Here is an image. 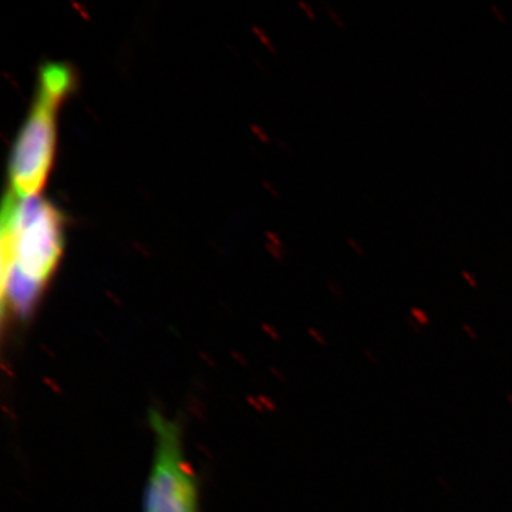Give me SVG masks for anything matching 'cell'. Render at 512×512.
<instances>
[{
    "instance_id": "cell-1",
    "label": "cell",
    "mask_w": 512,
    "mask_h": 512,
    "mask_svg": "<svg viewBox=\"0 0 512 512\" xmlns=\"http://www.w3.org/2000/svg\"><path fill=\"white\" fill-rule=\"evenodd\" d=\"M63 228L62 214L49 202L6 195L0 229L3 319L8 312L18 322L32 316L63 254Z\"/></svg>"
},
{
    "instance_id": "cell-2",
    "label": "cell",
    "mask_w": 512,
    "mask_h": 512,
    "mask_svg": "<svg viewBox=\"0 0 512 512\" xmlns=\"http://www.w3.org/2000/svg\"><path fill=\"white\" fill-rule=\"evenodd\" d=\"M72 84V70L64 64H47L40 72L35 103L10 158V192L20 200L36 198L45 187L55 160L57 110Z\"/></svg>"
},
{
    "instance_id": "cell-3",
    "label": "cell",
    "mask_w": 512,
    "mask_h": 512,
    "mask_svg": "<svg viewBox=\"0 0 512 512\" xmlns=\"http://www.w3.org/2000/svg\"><path fill=\"white\" fill-rule=\"evenodd\" d=\"M153 456L141 512H201L200 480L188 458L181 421L151 409Z\"/></svg>"
},
{
    "instance_id": "cell-4",
    "label": "cell",
    "mask_w": 512,
    "mask_h": 512,
    "mask_svg": "<svg viewBox=\"0 0 512 512\" xmlns=\"http://www.w3.org/2000/svg\"><path fill=\"white\" fill-rule=\"evenodd\" d=\"M410 316H412L417 323H420L421 326H429L431 323L429 315H427L423 309L416 308V306H413V308L410 309Z\"/></svg>"
},
{
    "instance_id": "cell-5",
    "label": "cell",
    "mask_w": 512,
    "mask_h": 512,
    "mask_svg": "<svg viewBox=\"0 0 512 512\" xmlns=\"http://www.w3.org/2000/svg\"><path fill=\"white\" fill-rule=\"evenodd\" d=\"M363 355H365L366 359L369 360V362L372 363L373 366H382V360L379 359V356H377L376 353L373 352V350L367 348L363 349Z\"/></svg>"
},
{
    "instance_id": "cell-6",
    "label": "cell",
    "mask_w": 512,
    "mask_h": 512,
    "mask_svg": "<svg viewBox=\"0 0 512 512\" xmlns=\"http://www.w3.org/2000/svg\"><path fill=\"white\" fill-rule=\"evenodd\" d=\"M461 328H463L464 333L473 340V342H477L478 340V332L476 329L473 328V326L470 325V323L464 322L463 325H461Z\"/></svg>"
},
{
    "instance_id": "cell-7",
    "label": "cell",
    "mask_w": 512,
    "mask_h": 512,
    "mask_svg": "<svg viewBox=\"0 0 512 512\" xmlns=\"http://www.w3.org/2000/svg\"><path fill=\"white\" fill-rule=\"evenodd\" d=\"M461 276H463L464 281L467 282V285L470 286L471 289H478V284L476 278L470 274L468 271H461Z\"/></svg>"
},
{
    "instance_id": "cell-8",
    "label": "cell",
    "mask_w": 512,
    "mask_h": 512,
    "mask_svg": "<svg viewBox=\"0 0 512 512\" xmlns=\"http://www.w3.org/2000/svg\"><path fill=\"white\" fill-rule=\"evenodd\" d=\"M491 10H493L495 18L498 19V22L505 23L507 22V18H505L504 10L501 8H498L497 5H491Z\"/></svg>"
},
{
    "instance_id": "cell-9",
    "label": "cell",
    "mask_w": 512,
    "mask_h": 512,
    "mask_svg": "<svg viewBox=\"0 0 512 512\" xmlns=\"http://www.w3.org/2000/svg\"><path fill=\"white\" fill-rule=\"evenodd\" d=\"M348 242H349L350 248H352L353 251H355L357 255L365 256V254H366L365 249H363L362 247H360L359 244H357L356 239L348 238Z\"/></svg>"
},
{
    "instance_id": "cell-10",
    "label": "cell",
    "mask_w": 512,
    "mask_h": 512,
    "mask_svg": "<svg viewBox=\"0 0 512 512\" xmlns=\"http://www.w3.org/2000/svg\"><path fill=\"white\" fill-rule=\"evenodd\" d=\"M437 483H439L440 487L443 488L444 491H447V493H451V490H453L451 485L448 484V481L444 477H437Z\"/></svg>"
},
{
    "instance_id": "cell-11",
    "label": "cell",
    "mask_w": 512,
    "mask_h": 512,
    "mask_svg": "<svg viewBox=\"0 0 512 512\" xmlns=\"http://www.w3.org/2000/svg\"><path fill=\"white\" fill-rule=\"evenodd\" d=\"M407 325L412 326L414 332L420 333L421 332V325L420 323H417L416 320L412 318V316H409V318L406 319Z\"/></svg>"
},
{
    "instance_id": "cell-12",
    "label": "cell",
    "mask_w": 512,
    "mask_h": 512,
    "mask_svg": "<svg viewBox=\"0 0 512 512\" xmlns=\"http://www.w3.org/2000/svg\"><path fill=\"white\" fill-rule=\"evenodd\" d=\"M505 399H507L508 404L512 406V393H505Z\"/></svg>"
}]
</instances>
